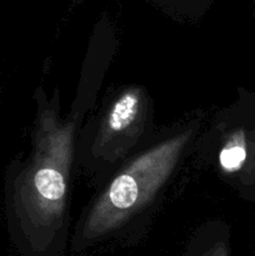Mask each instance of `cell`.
<instances>
[{"mask_svg": "<svg viewBox=\"0 0 255 256\" xmlns=\"http://www.w3.org/2000/svg\"><path fill=\"white\" fill-rule=\"evenodd\" d=\"M72 128L45 124L32 160L12 166L6 179L10 235L22 256H62L65 250V196Z\"/></svg>", "mask_w": 255, "mask_h": 256, "instance_id": "obj_1", "label": "cell"}, {"mask_svg": "<svg viewBox=\"0 0 255 256\" xmlns=\"http://www.w3.org/2000/svg\"><path fill=\"white\" fill-rule=\"evenodd\" d=\"M189 138L186 132L165 140L122 169L78 226L72 252H82L120 232L166 182Z\"/></svg>", "mask_w": 255, "mask_h": 256, "instance_id": "obj_2", "label": "cell"}, {"mask_svg": "<svg viewBox=\"0 0 255 256\" xmlns=\"http://www.w3.org/2000/svg\"><path fill=\"white\" fill-rule=\"evenodd\" d=\"M142 105V96L138 90H129L120 95L108 112L105 132L119 134L126 130L136 120Z\"/></svg>", "mask_w": 255, "mask_h": 256, "instance_id": "obj_3", "label": "cell"}, {"mask_svg": "<svg viewBox=\"0 0 255 256\" xmlns=\"http://www.w3.org/2000/svg\"><path fill=\"white\" fill-rule=\"evenodd\" d=\"M246 138L242 132H236L225 142L219 152V162L226 172H235L242 168L248 156Z\"/></svg>", "mask_w": 255, "mask_h": 256, "instance_id": "obj_4", "label": "cell"}, {"mask_svg": "<svg viewBox=\"0 0 255 256\" xmlns=\"http://www.w3.org/2000/svg\"><path fill=\"white\" fill-rule=\"evenodd\" d=\"M182 256H229V252L222 235L202 234L188 246Z\"/></svg>", "mask_w": 255, "mask_h": 256, "instance_id": "obj_5", "label": "cell"}]
</instances>
